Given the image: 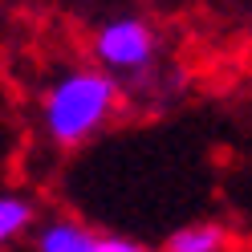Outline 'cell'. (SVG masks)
I'll list each match as a JSON object with an SVG mask.
<instances>
[{
	"label": "cell",
	"mask_w": 252,
	"mask_h": 252,
	"mask_svg": "<svg viewBox=\"0 0 252 252\" xmlns=\"http://www.w3.org/2000/svg\"><path fill=\"white\" fill-rule=\"evenodd\" d=\"M37 252H147V248L122 240V236L94 232L77 220H45L37 228Z\"/></svg>",
	"instance_id": "3957f363"
},
{
	"label": "cell",
	"mask_w": 252,
	"mask_h": 252,
	"mask_svg": "<svg viewBox=\"0 0 252 252\" xmlns=\"http://www.w3.org/2000/svg\"><path fill=\"white\" fill-rule=\"evenodd\" d=\"M37 220V208L29 195H17V191H4L0 195V248H8L17 236H25Z\"/></svg>",
	"instance_id": "277c9868"
},
{
	"label": "cell",
	"mask_w": 252,
	"mask_h": 252,
	"mask_svg": "<svg viewBox=\"0 0 252 252\" xmlns=\"http://www.w3.org/2000/svg\"><path fill=\"white\" fill-rule=\"evenodd\" d=\"M155 53H159V37L134 12H122L94 33V57L106 73H143Z\"/></svg>",
	"instance_id": "7a4b0ae2"
},
{
	"label": "cell",
	"mask_w": 252,
	"mask_h": 252,
	"mask_svg": "<svg viewBox=\"0 0 252 252\" xmlns=\"http://www.w3.org/2000/svg\"><path fill=\"white\" fill-rule=\"evenodd\" d=\"M118 106V86L106 69H69L45 90L41 126L57 147H82Z\"/></svg>",
	"instance_id": "6da1fadb"
},
{
	"label": "cell",
	"mask_w": 252,
	"mask_h": 252,
	"mask_svg": "<svg viewBox=\"0 0 252 252\" xmlns=\"http://www.w3.org/2000/svg\"><path fill=\"white\" fill-rule=\"evenodd\" d=\"M167 252H228V232L220 224H187L167 240Z\"/></svg>",
	"instance_id": "5b68a950"
}]
</instances>
